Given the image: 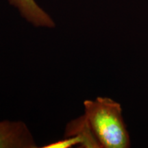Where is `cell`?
<instances>
[{
	"mask_svg": "<svg viewBox=\"0 0 148 148\" xmlns=\"http://www.w3.org/2000/svg\"><path fill=\"white\" fill-rule=\"evenodd\" d=\"M69 136L79 137L81 148H101L84 114L66 125L64 137Z\"/></svg>",
	"mask_w": 148,
	"mask_h": 148,
	"instance_id": "4",
	"label": "cell"
},
{
	"mask_svg": "<svg viewBox=\"0 0 148 148\" xmlns=\"http://www.w3.org/2000/svg\"><path fill=\"white\" fill-rule=\"evenodd\" d=\"M27 21L36 27H53L55 23L50 16L37 4L35 0H8Z\"/></svg>",
	"mask_w": 148,
	"mask_h": 148,
	"instance_id": "3",
	"label": "cell"
},
{
	"mask_svg": "<svg viewBox=\"0 0 148 148\" xmlns=\"http://www.w3.org/2000/svg\"><path fill=\"white\" fill-rule=\"evenodd\" d=\"M84 108V115L101 148L130 147L119 103L107 97H97L94 100H85Z\"/></svg>",
	"mask_w": 148,
	"mask_h": 148,
	"instance_id": "1",
	"label": "cell"
},
{
	"mask_svg": "<svg viewBox=\"0 0 148 148\" xmlns=\"http://www.w3.org/2000/svg\"><path fill=\"white\" fill-rule=\"evenodd\" d=\"M81 145V140L77 136L64 137V139L53 142L43 146L42 148H71L74 146L79 147Z\"/></svg>",
	"mask_w": 148,
	"mask_h": 148,
	"instance_id": "5",
	"label": "cell"
},
{
	"mask_svg": "<svg viewBox=\"0 0 148 148\" xmlns=\"http://www.w3.org/2000/svg\"><path fill=\"white\" fill-rule=\"evenodd\" d=\"M30 131L22 121H0V148H36Z\"/></svg>",
	"mask_w": 148,
	"mask_h": 148,
	"instance_id": "2",
	"label": "cell"
}]
</instances>
